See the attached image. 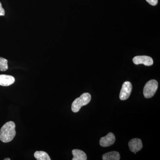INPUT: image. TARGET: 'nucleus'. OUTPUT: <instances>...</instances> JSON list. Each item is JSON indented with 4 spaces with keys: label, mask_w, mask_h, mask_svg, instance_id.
I'll list each match as a JSON object with an SVG mask.
<instances>
[{
    "label": "nucleus",
    "mask_w": 160,
    "mask_h": 160,
    "mask_svg": "<svg viewBox=\"0 0 160 160\" xmlns=\"http://www.w3.org/2000/svg\"><path fill=\"white\" fill-rule=\"evenodd\" d=\"M115 140L114 134L112 132H109L106 136L103 137L100 139V146L103 147L111 146L114 144Z\"/></svg>",
    "instance_id": "nucleus-6"
},
{
    "label": "nucleus",
    "mask_w": 160,
    "mask_h": 160,
    "mask_svg": "<svg viewBox=\"0 0 160 160\" xmlns=\"http://www.w3.org/2000/svg\"><path fill=\"white\" fill-rule=\"evenodd\" d=\"M8 60L0 57V71H5L8 69Z\"/></svg>",
    "instance_id": "nucleus-12"
},
{
    "label": "nucleus",
    "mask_w": 160,
    "mask_h": 160,
    "mask_svg": "<svg viewBox=\"0 0 160 160\" xmlns=\"http://www.w3.org/2000/svg\"><path fill=\"white\" fill-rule=\"evenodd\" d=\"M132 90V85L130 82H126L123 83L120 93V100L122 101L127 100L130 96Z\"/></svg>",
    "instance_id": "nucleus-4"
},
{
    "label": "nucleus",
    "mask_w": 160,
    "mask_h": 160,
    "mask_svg": "<svg viewBox=\"0 0 160 160\" xmlns=\"http://www.w3.org/2000/svg\"><path fill=\"white\" fill-rule=\"evenodd\" d=\"M91 99V95L88 92L83 93L79 98L76 99L72 104L71 109L74 112L79 111L83 106L89 104Z\"/></svg>",
    "instance_id": "nucleus-2"
},
{
    "label": "nucleus",
    "mask_w": 160,
    "mask_h": 160,
    "mask_svg": "<svg viewBox=\"0 0 160 160\" xmlns=\"http://www.w3.org/2000/svg\"><path fill=\"white\" fill-rule=\"evenodd\" d=\"M15 78L13 77L8 75H0V86H8L13 84Z\"/></svg>",
    "instance_id": "nucleus-8"
},
{
    "label": "nucleus",
    "mask_w": 160,
    "mask_h": 160,
    "mask_svg": "<svg viewBox=\"0 0 160 160\" xmlns=\"http://www.w3.org/2000/svg\"><path fill=\"white\" fill-rule=\"evenodd\" d=\"M10 159L9 158H6L4 159V160H10Z\"/></svg>",
    "instance_id": "nucleus-15"
},
{
    "label": "nucleus",
    "mask_w": 160,
    "mask_h": 160,
    "mask_svg": "<svg viewBox=\"0 0 160 160\" xmlns=\"http://www.w3.org/2000/svg\"><path fill=\"white\" fill-rule=\"evenodd\" d=\"M5 11L4 9H3L2 6V4L0 2V16H5Z\"/></svg>",
    "instance_id": "nucleus-14"
},
{
    "label": "nucleus",
    "mask_w": 160,
    "mask_h": 160,
    "mask_svg": "<svg viewBox=\"0 0 160 160\" xmlns=\"http://www.w3.org/2000/svg\"><path fill=\"white\" fill-rule=\"evenodd\" d=\"M133 62L135 65L143 64L146 66H151L153 63L152 58L148 56H138L135 57L132 59Z\"/></svg>",
    "instance_id": "nucleus-5"
},
{
    "label": "nucleus",
    "mask_w": 160,
    "mask_h": 160,
    "mask_svg": "<svg viewBox=\"0 0 160 160\" xmlns=\"http://www.w3.org/2000/svg\"><path fill=\"white\" fill-rule=\"evenodd\" d=\"M35 158L38 160H50L51 158L47 152L44 151H36L34 154Z\"/></svg>",
    "instance_id": "nucleus-11"
},
{
    "label": "nucleus",
    "mask_w": 160,
    "mask_h": 160,
    "mask_svg": "<svg viewBox=\"0 0 160 160\" xmlns=\"http://www.w3.org/2000/svg\"><path fill=\"white\" fill-rule=\"evenodd\" d=\"M147 2L149 3L150 5L152 6H155L157 5L158 0H146Z\"/></svg>",
    "instance_id": "nucleus-13"
},
{
    "label": "nucleus",
    "mask_w": 160,
    "mask_h": 160,
    "mask_svg": "<svg viewBox=\"0 0 160 160\" xmlns=\"http://www.w3.org/2000/svg\"><path fill=\"white\" fill-rule=\"evenodd\" d=\"M15 124L13 122H7L0 130V140L4 143L11 142L16 134Z\"/></svg>",
    "instance_id": "nucleus-1"
},
{
    "label": "nucleus",
    "mask_w": 160,
    "mask_h": 160,
    "mask_svg": "<svg viewBox=\"0 0 160 160\" xmlns=\"http://www.w3.org/2000/svg\"><path fill=\"white\" fill-rule=\"evenodd\" d=\"M129 146L130 151L136 154L137 152L142 149L143 145L141 139L139 138H133L129 141Z\"/></svg>",
    "instance_id": "nucleus-7"
},
{
    "label": "nucleus",
    "mask_w": 160,
    "mask_h": 160,
    "mask_svg": "<svg viewBox=\"0 0 160 160\" xmlns=\"http://www.w3.org/2000/svg\"><path fill=\"white\" fill-rule=\"evenodd\" d=\"M72 154L73 156L72 160H87V156L86 153L82 150L77 149H73L72 151Z\"/></svg>",
    "instance_id": "nucleus-9"
},
{
    "label": "nucleus",
    "mask_w": 160,
    "mask_h": 160,
    "mask_svg": "<svg viewBox=\"0 0 160 160\" xmlns=\"http://www.w3.org/2000/svg\"><path fill=\"white\" fill-rule=\"evenodd\" d=\"M103 160H119V153L117 151H112L105 153L102 156Z\"/></svg>",
    "instance_id": "nucleus-10"
},
{
    "label": "nucleus",
    "mask_w": 160,
    "mask_h": 160,
    "mask_svg": "<svg viewBox=\"0 0 160 160\" xmlns=\"http://www.w3.org/2000/svg\"><path fill=\"white\" fill-rule=\"evenodd\" d=\"M158 82L156 80H151L147 82L143 89V94L146 98H151L154 96L158 88Z\"/></svg>",
    "instance_id": "nucleus-3"
}]
</instances>
